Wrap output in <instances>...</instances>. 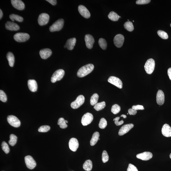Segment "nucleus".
<instances>
[{
    "label": "nucleus",
    "mask_w": 171,
    "mask_h": 171,
    "mask_svg": "<svg viewBox=\"0 0 171 171\" xmlns=\"http://www.w3.org/2000/svg\"><path fill=\"white\" fill-rule=\"evenodd\" d=\"M94 68V65L92 64L85 65L79 69L77 73V76L79 77H84L92 72Z\"/></svg>",
    "instance_id": "1"
},
{
    "label": "nucleus",
    "mask_w": 171,
    "mask_h": 171,
    "mask_svg": "<svg viewBox=\"0 0 171 171\" xmlns=\"http://www.w3.org/2000/svg\"><path fill=\"white\" fill-rule=\"evenodd\" d=\"M155 67V62L153 59L150 58L147 61L144 65V68L146 73L151 74L153 72Z\"/></svg>",
    "instance_id": "2"
},
{
    "label": "nucleus",
    "mask_w": 171,
    "mask_h": 171,
    "mask_svg": "<svg viewBox=\"0 0 171 171\" xmlns=\"http://www.w3.org/2000/svg\"><path fill=\"white\" fill-rule=\"evenodd\" d=\"M64 23V21L63 19H60L57 20L49 27V31L51 32H54L61 30L63 27Z\"/></svg>",
    "instance_id": "3"
},
{
    "label": "nucleus",
    "mask_w": 171,
    "mask_h": 171,
    "mask_svg": "<svg viewBox=\"0 0 171 171\" xmlns=\"http://www.w3.org/2000/svg\"><path fill=\"white\" fill-rule=\"evenodd\" d=\"M65 74V71L63 69L57 70L54 73L51 78V82L52 83H55L57 81H60L63 78Z\"/></svg>",
    "instance_id": "4"
},
{
    "label": "nucleus",
    "mask_w": 171,
    "mask_h": 171,
    "mask_svg": "<svg viewBox=\"0 0 171 171\" xmlns=\"http://www.w3.org/2000/svg\"><path fill=\"white\" fill-rule=\"evenodd\" d=\"M28 34L25 33H18L14 36V38L16 41L19 42H23L28 40L29 38Z\"/></svg>",
    "instance_id": "5"
},
{
    "label": "nucleus",
    "mask_w": 171,
    "mask_h": 171,
    "mask_svg": "<svg viewBox=\"0 0 171 171\" xmlns=\"http://www.w3.org/2000/svg\"><path fill=\"white\" fill-rule=\"evenodd\" d=\"M84 102V97L83 95H81L78 96L75 101L71 103V107L74 109L78 108L83 104Z\"/></svg>",
    "instance_id": "6"
},
{
    "label": "nucleus",
    "mask_w": 171,
    "mask_h": 171,
    "mask_svg": "<svg viewBox=\"0 0 171 171\" xmlns=\"http://www.w3.org/2000/svg\"><path fill=\"white\" fill-rule=\"evenodd\" d=\"M7 120L8 123L14 127H18L21 125V122L18 118L14 116H8L7 118Z\"/></svg>",
    "instance_id": "7"
},
{
    "label": "nucleus",
    "mask_w": 171,
    "mask_h": 171,
    "mask_svg": "<svg viewBox=\"0 0 171 171\" xmlns=\"http://www.w3.org/2000/svg\"><path fill=\"white\" fill-rule=\"evenodd\" d=\"M94 117L91 113H86L82 116L81 123L84 126L87 125L92 122Z\"/></svg>",
    "instance_id": "8"
},
{
    "label": "nucleus",
    "mask_w": 171,
    "mask_h": 171,
    "mask_svg": "<svg viewBox=\"0 0 171 171\" xmlns=\"http://www.w3.org/2000/svg\"><path fill=\"white\" fill-rule=\"evenodd\" d=\"M26 165L28 168L32 169L36 166V163L35 160L31 156H26L24 158Z\"/></svg>",
    "instance_id": "9"
},
{
    "label": "nucleus",
    "mask_w": 171,
    "mask_h": 171,
    "mask_svg": "<svg viewBox=\"0 0 171 171\" xmlns=\"http://www.w3.org/2000/svg\"><path fill=\"white\" fill-rule=\"evenodd\" d=\"M108 81L110 83L112 84L120 89H122L123 87L122 81L118 77L111 76L109 78Z\"/></svg>",
    "instance_id": "10"
},
{
    "label": "nucleus",
    "mask_w": 171,
    "mask_h": 171,
    "mask_svg": "<svg viewBox=\"0 0 171 171\" xmlns=\"http://www.w3.org/2000/svg\"><path fill=\"white\" fill-rule=\"evenodd\" d=\"M49 16L48 14L46 13L40 14L38 19V24L41 26L45 25L49 22Z\"/></svg>",
    "instance_id": "11"
},
{
    "label": "nucleus",
    "mask_w": 171,
    "mask_h": 171,
    "mask_svg": "<svg viewBox=\"0 0 171 171\" xmlns=\"http://www.w3.org/2000/svg\"><path fill=\"white\" fill-rule=\"evenodd\" d=\"M124 37L122 34H118L115 37L113 40L114 43L116 47L120 48L123 45L124 41Z\"/></svg>",
    "instance_id": "12"
},
{
    "label": "nucleus",
    "mask_w": 171,
    "mask_h": 171,
    "mask_svg": "<svg viewBox=\"0 0 171 171\" xmlns=\"http://www.w3.org/2000/svg\"><path fill=\"white\" fill-rule=\"evenodd\" d=\"M153 157L152 153L150 152H144L143 153L138 154L137 158L144 161H147L151 159Z\"/></svg>",
    "instance_id": "13"
},
{
    "label": "nucleus",
    "mask_w": 171,
    "mask_h": 171,
    "mask_svg": "<svg viewBox=\"0 0 171 171\" xmlns=\"http://www.w3.org/2000/svg\"><path fill=\"white\" fill-rule=\"evenodd\" d=\"M78 10L80 14L84 18H88L90 17V13L89 11L85 6L82 5L79 6Z\"/></svg>",
    "instance_id": "14"
},
{
    "label": "nucleus",
    "mask_w": 171,
    "mask_h": 171,
    "mask_svg": "<svg viewBox=\"0 0 171 171\" xmlns=\"http://www.w3.org/2000/svg\"><path fill=\"white\" fill-rule=\"evenodd\" d=\"M85 40L87 48L88 49H91L94 42V39L92 36L87 34L85 36Z\"/></svg>",
    "instance_id": "15"
},
{
    "label": "nucleus",
    "mask_w": 171,
    "mask_h": 171,
    "mask_svg": "<svg viewBox=\"0 0 171 171\" xmlns=\"http://www.w3.org/2000/svg\"><path fill=\"white\" fill-rule=\"evenodd\" d=\"M133 127L134 125L133 124H127L123 126L120 129L119 135V136H122L128 133Z\"/></svg>",
    "instance_id": "16"
},
{
    "label": "nucleus",
    "mask_w": 171,
    "mask_h": 171,
    "mask_svg": "<svg viewBox=\"0 0 171 171\" xmlns=\"http://www.w3.org/2000/svg\"><path fill=\"white\" fill-rule=\"evenodd\" d=\"M79 143L77 139L75 138H71L69 142L70 149L73 152H75L78 148Z\"/></svg>",
    "instance_id": "17"
},
{
    "label": "nucleus",
    "mask_w": 171,
    "mask_h": 171,
    "mask_svg": "<svg viewBox=\"0 0 171 171\" xmlns=\"http://www.w3.org/2000/svg\"><path fill=\"white\" fill-rule=\"evenodd\" d=\"M11 2L13 7L18 10H22L24 8V4L21 0H12Z\"/></svg>",
    "instance_id": "18"
},
{
    "label": "nucleus",
    "mask_w": 171,
    "mask_h": 171,
    "mask_svg": "<svg viewBox=\"0 0 171 171\" xmlns=\"http://www.w3.org/2000/svg\"><path fill=\"white\" fill-rule=\"evenodd\" d=\"M164 95L163 92L161 90H158L157 93L156 101L158 105H162L164 102Z\"/></svg>",
    "instance_id": "19"
},
{
    "label": "nucleus",
    "mask_w": 171,
    "mask_h": 171,
    "mask_svg": "<svg viewBox=\"0 0 171 171\" xmlns=\"http://www.w3.org/2000/svg\"><path fill=\"white\" fill-rule=\"evenodd\" d=\"M161 131L163 136L167 137H171V128L168 124H164L162 129Z\"/></svg>",
    "instance_id": "20"
},
{
    "label": "nucleus",
    "mask_w": 171,
    "mask_h": 171,
    "mask_svg": "<svg viewBox=\"0 0 171 171\" xmlns=\"http://www.w3.org/2000/svg\"><path fill=\"white\" fill-rule=\"evenodd\" d=\"M52 52L51 49H42L40 51L39 54L42 59H46L49 58L52 54Z\"/></svg>",
    "instance_id": "21"
},
{
    "label": "nucleus",
    "mask_w": 171,
    "mask_h": 171,
    "mask_svg": "<svg viewBox=\"0 0 171 171\" xmlns=\"http://www.w3.org/2000/svg\"><path fill=\"white\" fill-rule=\"evenodd\" d=\"M6 29L10 31H16L19 30V26L15 23L11 21H7L5 24Z\"/></svg>",
    "instance_id": "22"
},
{
    "label": "nucleus",
    "mask_w": 171,
    "mask_h": 171,
    "mask_svg": "<svg viewBox=\"0 0 171 171\" xmlns=\"http://www.w3.org/2000/svg\"><path fill=\"white\" fill-rule=\"evenodd\" d=\"M76 42L75 38L69 39L66 42V44L64 46V48H67L69 50H72L74 49Z\"/></svg>",
    "instance_id": "23"
},
{
    "label": "nucleus",
    "mask_w": 171,
    "mask_h": 171,
    "mask_svg": "<svg viewBox=\"0 0 171 171\" xmlns=\"http://www.w3.org/2000/svg\"><path fill=\"white\" fill-rule=\"evenodd\" d=\"M28 85L29 89L32 92H35L38 89V85L35 80H29L28 81Z\"/></svg>",
    "instance_id": "24"
},
{
    "label": "nucleus",
    "mask_w": 171,
    "mask_h": 171,
    "mask_svg": "<svg viewBox=\"0 0 171 171\" xmlns=\"http://www.w3.org/2000/svg\"><path fill=\"white\" fill-rule=\"evenodd\" d=\"M99 134L98 132H96L93 134L92 138L90 141V144L91 146H94L97 143L99 140Z\"/></svg>",
    "instance_id": "25"
},
{
    "label": "nucleus",
    "mask_w": 171,
    "mask_h": 171,
    "mask_svg": "<svg viewBox=\"0 0 171 171\" xmlns=\"http://www.w3.org/2000/svg\"><path fill=\"white\" fill-rule=\"evenodd\" d=\"M83 168L87 171H90L92 169L93 164L92 162L90 160H87L83 165Z\"/></svg>",
    "instance_id": "26"
},
{
    "label": "nucleus",
    "mask_w": 171,
    "mask_h": 171,
    "mask_svg": "<svg viewBox=\"0 0 171 171\" xmlns=\"http://www.w3.org/2000/svg\"><path fill=\"white\" fill-rule=\"evenodd\" d=\"M7 58L8 60L9 64L11 67H13L14 63V57L12 52H9L7 55Z\"/></svg>",
    "instance_id": "27"
},
{
    "label": "nucleus",
    "mask_w": 171,
    "mask_h": 171,
    "mask_svg": "<svg viewBox=\"0 0 171 171\" xmlns=\"http://www.w3.org/2000/svg\"><path fill=\"white\" fill-rule=\"evenodd\" d=\"M108 16L110 20L114 21H118L120 18V16L118 14L113 11L110 12Z\"/></svg>",
    "instance_id": "28"
},
{
    "label": "nucleus",
    "mask_w": 171,
    "mask_h": 171,
    "mask_svg": "<svg viewBox=\"0 0 171 171\" xmlns=\"http://www.w3.org/2000/svg\"><path fill=\"white\" fill-rule=\"evenodd\" d=\"M106 106L105 103V102H101L98 103L94 105V108L97 111H100L103 109Z\"/></svg>",
    "instance_id": "29"
},
{
    "label": "nucleus",
    "mask_w": 171,
    "mask_h": 171,
    "mask_svg": "<svg viewBox=\"0 0 171 171\" xmlns=\"http://www.w3.org/2000/svg\"><path fill=\"white\" fill-rule=\"evenodd\" d=\"M9 17L12 21H14V20H15L19 22H22L23 21V17L15 14H11L10 15Z\"/></svg>",
    "instance_id": "30"
},
{
    "label": "nucleus",
    "mask_w": 171,
    "mask_h": 171,
    "mask_svg": "<svg viewBox=\"0 0 171 171\" xmlns=\"http://www.w3.org/2000/svg\"><path fill=\"white\" fill-rule=\"evenodd\" d=\"M99 96L98 94L95 93L93 95L91 96L90 103L92 105H95L96 104L98 103V100Z\"/></svg>",
    "instance_id": "31"
},
{
    "label": "nucleus",
    "mask_w": 171,
    "mask_h": 171,
    "mask_svg": "<svg viewBox=\"0 0 171 171\" xmlns=\"http://www.w3.org/2000/svg\"><path fill=\"white\" fill-rule=\"evenodd\" d=\"M124 26L125 28L129 32H131L134 30V26L131 22H127L124 24Z\"/></svg>",
    "instance_id": "32"
},
{
    "label": "nucleus",
    "mask_w": 171,
    "mask_h": 171,
    "mask_svg": "<svg viewBox=\"0 0 171 171\" xmlns=\"http://www.w3.org/2000/svg\"><path fill=\"white\" fill-rule=\"evenodd\" d=\"M66 120L63 118H61L58 119V125H60L61 128L65 129L68 127L66 122Z\"/></svg>",
    "instance_id": "33"
},
{
    "label": "nucleus",
    "mask_w": 171,
    "mask_h": 171,
    "mask_svg": "<svg viewBox=\"0 0 171 171\" xmlns=\"http://www.w3.org/2000/svg\"><path fill=\"white\" fill-rule=\"evenodd\" d=\"M10 140L9 141V144L12 146L15 145L17 142V137L15 135L11 134L10 135Z\"/></svg>",
    "instance_id": "34"
},
{
    "label": "nucleus",
    "mask_w": 171,
    "mask_h": 171,
    "mask_svg": "<svg viewBox=\"0 0 171 171\" xmlns=\"http://www.w3.org/2000/svg\"><path fill=\"white\" fill-rule=\"evenodd\" d=\"M120 110V107L119 105L115 104L112 107L111 111L113 114H116L119 112Z\"/></svg>",
    "instance_id": "35"
},
{
    "label": "nucleus",
    "mask_w": 171,
    "mask_h": 171,
    "mask_svg": "<svg viewBox=\"0 0 171 171\" xmlns=\"http://www.w3.org/2000/svg\"><path fill=\"white\" fill-rule=\"evenodd\" d=\"M98 43L99 46L103 49L105 50L106 49L107 43L106 40L102 38L99 39Z\"/></svg>",
    "instance_id": "36"
},
{
    "label": "nucleus",
    "mask_w": 171,
    "mask_h": 171,
    "mask_svg": "<svg viewBox=\"0 0 171 171\" xmlns=\"http://www.w3.org/2000/svg\"><path fill=\"white\" fill-rule=\"evenodd\" d=\"M157 33L159 36L162 38L164 39H167L168 38V36L167 33L162 30L158 31Z\"/></svg>",
    "instance_id": "37"
},
{
    "label": "nucleus",
    "mask_w": 171,
    "mask_h": 171,
    "mask_svg": "<svg viewBox=\"0 0 171 171\" xmlns=\"http://www.w3.org/2000/svg\"><path fill=\"white\" fill-rule=\"evenodd\" d=\"M107 125V122L105 118H102L99 122V128L102 129H104Z\"/></svg>",
    "instance_id": "38"
},
{
    "label": "nucleus",
    "mask_w": 171,
    "mask_h": 171,
    "mask_svg": "<svg viewBox=\"0 0 171 171\" xmlns=\"http://www.w3.org/2000/svg\"><path fill=\"white\" fill-rule=\"evenodd\" d=\"M2 148L3 150L6 154L10 152V149L8 144L4 141L3 142L2 144Z\"/></svg>",
    "instance_id": "39"
},
{
    "label": "nucleus",
    "mask_w": 171,
    "mask_h": 171,
    "mask_svg": "<svg viewBox=\"0 0 171 171\" xmlns=\"http://www.w3.org/2000/svg\"><path fill=\"white\" fill-rule=\"evenodd\" d=\"M50 129V127L48 125H43L40 127L38 129V131L42 133H46L49 131Z\"/></svg>",
    "instance_id": "40"
},
{
    "label": "nucleus",
    "mask_w": 171,
    "mask_h": 171,
    "mask_svg": "<svg viewBox=\"0 0 171 171\" xmlns=\"http://www.w3.org/2000/svg\"><path fill=\"white\" fill-rule=\"evenodd\" d=\"M102 161L104 163L107 162L108 161L109 157L106 151L104 150L102 154Z\"/></svg>",
    "instance_id": "41"
},
{
    "label": "nucleus",
    "mask_w": 171,
    "mask_h": 171,
    "mask_svg": "<svg viewBox=\"0 0 171 171\" xmlns=\"http://www.w3.org/2000/svg\"><path fill=\"white\" fill-rule=\"evenodd\" d=\"M0 100L3 102H6L7 100V95L2 90H0Z\"/></svg>",
    "instance_id": "42"
},
{
    "label": "nucleus",
    "mask_w": 171,
    "mask_h": 171,
    "mask_svg": "<svg viewBox=\"0 0 171 171\" xmlns=\"http://www.w3.org/2000/svg\"><path fill=\"white\" fill-rule=\"evenodd\" d=\"M127 171H138L137 168L133 164H129Z\"/></svg>",
    "instance_id": "43"
},
{
    "label": "nucleus",
    "mask_w": 171,
    "mask_h": 171,
    "mask_svg": "<svg viewBox=\"0 0 171 171\" xmlns=\"http://www.w3.org/2000/svg\"><path fill=\"white\" fill-rule=\"evenodd\" d=\"M150 0H138L136 1V4H144L149 3L150 2Z\"/></svg>",
    "instance_id": "44"
},
{
    "label": "nucleus",
    "mask_w": 171,
    "mask_h": 171,
    "mask_svg": "<svg viewBox=\"0 0 171 171\" xmlns=\"http://www.w3.org/2000/svg\"><path fill=\"white\" fill-rule=\"evenodd\" d=\"M132 108L136 111L138 110H144V107L140 105H134L132 106Z\"/></svg>",
    "instance_id": "45"
},
{
    "label": "nucleus",
    "mask_w": 171,
    "mask_h": 171,
    "mask_svg": "<svg viewBox=\"0 0 171 171\" xmlns=\"http://www.w3.org/2000/svg\"><path fill=\"white\" fill-rule=\"evenodd\" d=\"M119 117H117L115 118V123L117 126H119L122 125L124 123V121L123 120L119 121Z\"/></svg>",
    "instance_id": "46"
},
{
    "label": "nucleus",
    "mask_w": 171,
    "mask_h": 171,
    "mask_svg": "<svg viewBox=\"0 0 171 171\" xmlns=\"http://www.w3.org/2000/svg\"><path fill=\"white\" fill-rule=\"evenodd\" d=\"M128 112L129 114L130 115H135L137 113V111L133 109L130 108L128 110Z\"/></svg>",
    "instance_id": "47"
},
{
    "label": "nucleus",
    "mask_w": 171,
    "mask_h": 171,
    "mask_svg": "<svg viewBox=\"0 0 171 171\" xmlns=\"http://www.w3.org/2000/svg\"><path fill=\"white\" fill-rule=\"evenodd\" d=\"M46 1L53 6L56 5L57 3V1L56 0H46Z\"/></svg>",
    "instance_id": "48"
},
{
    "label": "nucleus",
    "mask_w": 171,
    "mask_h": 171,
    "mask_svg": "<svg viewBox=\"0 0 171 171\" xmlns=\"http://www.w3.org/2000/svg\"><path fill=\"white\" fill-rule=\"evenodd\" d=\"M168 74L169 79L171 80V68H169L168 69Z\"/></svg>",
    "instance_id": "49"
},
{
    "label": "nucleus",
    "mask_w": 171,
    "mask_h": 171,
    "mask_svg": "<svg viewBox=\"0 0 171 171\" xmlns=\"http://www.w3.org/2000/svg\"><path fill=\"white\" fill-rule=\"evenodd\" d=\"M3 15V13L2 11L1 10H1H0V19H1V18H2Z\"/></svg>",
    "instance_id": "50"
},
{
    "label": "nucleus",
    "mask_w": 171,
    "mask_h": 171,
    "mask_svg": "<svg viewBox=\"0 0 171 171\" xmlns=\"http://www.w3.org/2000/svg\"><path fill=\"white\" fill-rule=\"evenodd\" d=\"M121 117H123L124 118H127V116L125 115L122 114V115L121 116Z\"/></svg>",
    "instance_id": "51"
},
{
    "label": "nucleus",
    "mask_w": 171,
    "mask_h": 171,
    "mask_svg": "<svg viewBox=\"0 0 171 171\" xmlns=\"http://www.w3.org/2000/svg\"><path fill=\"white\" fill-rule=\"evenodd\" d=\"M169 157H170V158L171 159V153H170V155H169Z\"/></svg>",
    "instance_id": "52"
},
{
    "label": "nucleus",
    "mask_w": 171,
    "mask_h": 171,
    "mask_svg": "<svg viewBox=\"0 0 171 171\" xmlns=\"http://www.w3.org/2000/svg\"><path fill=\"white\" fill-rule=\"evenodd\" d=\"M66 123H68V121L66 120Z\"/></svg>",
    "instance_id": "53"
},
{
    "label": "nucleus",
    "mask_w": 171,
    "mask_h": 171,
    "mask_svg": "<svg viewBox=\"0 0 171 171\" xmlns=\"http://www.w3.org/2000/svg\"><path fill=\"white\" fill-rule=\"evenodd\" d=\"M115 119H113V121H115Z\"/></svg>",
    "instance_id": "54"
},
{
    "label": "nucleus",
    "mask_w": 171,
    "mask_h": 171,
    "mask_svg": "<svg viewBox=\"0 0 171 171\" xmlns=\"http://www.w3.org/2000/svg\"><path fill=\"white\" fill-rule=\"evenodd\" d=\"M170 26H171V24H170Z\"/></svg>",
    "instance_id": "55"
}]
</instances>
